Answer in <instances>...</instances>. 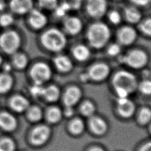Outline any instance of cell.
<instances>
[{
    "instance_id": "cb8c5ba5",
    "label": "cell",
    "mask_w": 151,
    "mask_h": 151,
    "mask_svg": "<svg viewBox=\"0 0 151 151\" xmlns=\"http://www.w3.org/2000/svg\"><path fill=\"white\" fill-rule=\"evenodd\" d=\"M14 78L11 73H0V93H6L11 90L14 86Z\"/></svg>"
},
{
    "instance_id": "2e32d148",
    "label": "cell",
    "mask_w": 151,
    "mask_h": 151,
    "mask_svg": "<svg viewBox=\"0 0 151 151\" xmlns=\"http://www.w3.org/2000/svg\"><path fill=\"white\" fill-rule=\"evenodd\" d=\"M117 111L119 114L124 118H130L134 113L136 106L134 103L128 97L118 98Z\"/></svg>"
},
{
    "instance_id": "e575fe53",
    "label": "cell",
    "mask_w": 151,
    "mask_h": 151,
    "mask_svg": "<svg viewBox=\"0 0 151 151\" xmlns=\"http://www.w3.org/2000/svg\"><path fill=\"white\" fill-rule=\"evenodd\" d=\"M107 18L110 23L114 25H117L121 23L123 17L118 11L114 9L108 12Z\"/></svg>"
},
{
    "instance_id": "f35d334b",
    "label": "cell",
    "mask_w": 151,
    "mask_h": 151,
    "mask_svg": "<svg viewBox=\"0 0 151 151\" xmlns=\"http://www.w3.org/2000/svg\"><path fill=\"white\" fill-rule=\"evenodd\" d=\"M71 8V10H77L79 9L83 3V0H65Z\"/></svg>"
},
{
    "instance_id": "7dc6e473",
    "label": "cell",
    "mask_w": 151,
    "mask_h": 151,
    "mask_svg": "<svg viewBox=\"0 0 151 151\" xmlns=\"http://www.w3.org/2000/svg\"><path fill=\"white\" fill-rule=\"evenodd\" d=\"M115 1H123V0H115Z\"/></svg>"
},
{
    "instance_id": "8d00e7d4",
    "label": "cell",
    "mask_w": 151,
    "mask_h": 151,
    "mask_svg": "<svg viewBox=\"0 0 151 151\" xmlns=\"http://www.w3.org/2000/svg\"><path fill=\"white\" fill-rule=\"evenodd\" d=\"M15 143L12 140L5 138L0 142V151H14Z\"/></svg>"
},
{
    "instance_id": "ffe728a7",
    "label": "cell",
    "mask_w": 151,
    "mask_h": 151,
    "mask_svg": "<svg viewBox=\"0 0 151 151\" xmlns=\"http://www.w3.org/2000/svg\"><path fill=\"white\" fill-rule=\"evenodd\" d=\"M123 15L125 20L130 24H137L142 19V15L139 8L135 6H126Z\"/></svg>"
},
{
    "instance_id": "7402d4cb",
    "label": "cell",
    "mask_w": 151,
    "mask_h": 151,
    "mask_svg": "<svg viewBox=\"0 0 151 151\" xmlns=\"http://www.w3.org/2000/svg\"><path fill=\"white\" fill-rule=\"evenodd\" d=\"M0 126L5 130L12 131L17 127V121L12 114L4 112L0 114Z\"/></svg>"
},
{
    "instance_id": "5bb4252c",
    "label": "cell",
    "mask_w": 151,
    "mask_h": 151,
    "mask_svg": "<svg viewBox=\"0 0 151 151\" xmlns=\"http://www.w3.org/2000/svg\"><path fill=\"white\" fill-rule=\"evenodd\" d=\"M52 63L55 69L63 74L71 72L74 68V64L71 58L63 54L58 53L53 58Z\"/></svg>"
},
{
    "instance_id": "b9f144b4",
    "label": "cell",
    "mask_w": 151,
    "mask_h": 151,
    "mask_svg": "<svg viewBox=\"0 0 151 151\" xmlns=\"http://www.w3.org/2000/svg\"><path fill=\"white\" fill-rule=\"evenodd\" d=\"M79 80L83 82V83H87L88 81H90L89 80V78H88V76L86 72H84V73H82L80 74V76H79Z\"/></svg>"
},
{
    "instance_id": "d6986e66",
    "label": "cell",
    "mask_w": 151,
    "mask_h": 151,
    "mask_svg": "<svg viewBox=\"0 0 151 151\" xmlns=\"http://www.w3.org/2000/svg\"><path fill=\"white\" fill-rule=\"evenodd\" d=\"M89 126L93 133L98 136L105 134L108 129L106 121L99 116H91L89 121Z\"/></svg>"
},
{
    "instance_id": "484cf974",
    "label": "cell",
    "mask_w": 151,
    "mask_h": 151,
    "mask_svg": "<svg viewBox=\"0 0 151 151\" xmlns=\"http://www.w3.org/2000/svg\"><path fill=\"white\" fill-rule=\"evenodd\" d=\"M15 19L14 14L11 12H0V27L4 28H9L14 23Z\"/></svg>"
},
{
    "instance_id": "836d02e7",
    "label": "cell",
    "mask_w": 151,
    "mask_h": 151,
    "mask_svg": "<svg viewBox=\"0 0 151 151\" xmlns=\"http://www.w3.org/2000/svg\"><path fill=\"white\" fill-rule=\"evenodd\" d=\"M38 7L46 10H54L58 5V0H37Z\"/></svg>"
},
{
    "instance_id": "9a60e30c",
    "label": "cell",
    "mask_w": 151,
    "mask_h": 151,
    "mask_svg": "<svg viewBox=\"0 0 151 151\" xmlns=\"http://www.w3.org/2000/svg\"><path fill=\"white\" fill-rule=\"evenodd\" d=\"M82 97L81 89L76 86L68 87L63 95V102L65 106L74 107L80 100Z\"/></svg>"
},
{
    "instance_id": "ac0fdd59",
    "label": "cell",
    "mask_w": 151,
    "mask_h": 151,
    "mask_svg": "<svg viewBox=\"0 0 151 151\" xmlns=\"http://www.w3.org/2000/svg\"><path fill=\"white\" fill-rule=\"evenodd\" d=\"M11 56V64L13 69L18 70H25L29 63V58L26 54L18 51Z\"/></svg>"
},
{
    "instance_id": "277c9868",
    "label": "cell",
    "mask_w": 151,
    "mask_h": 151,
    "mask_svg": "<svg viewBox=\"0 0 151 151\" xmlns=\"http://www.w3.org/2000/svg\"><path fill=\"white\" fill-rule=\"evenodd\" d=\"M117 58L120 63L134 70L144 68L149 61L147 53L140 48L132 49L124 54H120Z\"/></svg>"
},
{
    "instance_id": "7c38bea8",
    "label": "cell",
    "mask_w": 151,
    "mask_h": 151,
    "mask_svg": "<svg viewBox=\"0 0 151 151\" xmlns=\"http://www.w3.org/2000/svg\"><path fill=\"white\" fill-rule=\"evenodd\" d=\"M51 136V130L46 125H39L35 127L31 134V143L37 146L46 143Z\"/></svg>"
},
{
    "instance_id": "d590c367",
    "label": "cell",
    "mask_w": 151,
    "mask_h": 151,
    "mask_svg": "<svg viewBox=\"0 0 151 151\" xmlns=\"http://www.w3.org/2000/svg\"><path fill=\"white\" fill-rule=\"evenodd\" d=\"M140 92L145 95H150L151 93V81L149 79H144L137 84Z\"/></svg>"
},
{
    "instance_id": "8992f818",
    "label": "cell",
    "mask_w": 151,
    "mask_h": 151,
    "mask_svg": "<svg viewBox=\"0 0 151 151\" xmlns=\"http://www.w3.org/2000/svg\"><path fill=\"white\" fill-rule=\"evenodd\" d=\"M29 75L33 84L43 85L52 77L51 68L46 63L37 62L30 67Z\"/></svg>"
},
{
    "instance_id": "ba28073f",
    "label": "cell",
    "mask_w": 151,
    "mask_h": 151,
    "mask_svg": "<svg viewBox=\"0 0 151 151\" xmlns=\"http://www.w3.org/2000/svg\"><path fill=\"white\" fill-rule=\"evenodd\" d=\"M111 71L110 66L103 62H97L91 64L87 70L86 73L90 81L101 82L106 80Z\"/></svg>"
},
{
    "instance_id": "bcb514c9",
    "label": "cell",
    "mask_w": 151,
    "mask_h": 151,
    "mask_svg": "<svg viewBox=\"0 0 151 151\" xmlns=\"http://www.w3.org/2000/svg\"><path fill=\"white\" fill-rule=\"evenodd\" d=\"M4 63V60H3V57L2 55L1 54V53L0 52V67L2 66V65Z\"/></svg>"
},
{
    "instance_id": "f6af8a7d",
    "label": "cell",
    "mask_w": 151,
    "mask_h": 151,
    "mask_svg": "<svg viewBox=\"0 0 151 151\" xmlns=\"http://www.w3.org/2000/svg\"><path fill=\"white\" fill-rule=\"evenodd\" d=\"M88 151H104L102 148H100L99 147H94L90 149Z\"/></svg>"
},
{
    "instance_id": "d6a6232c",
    "label": "cell",
    "mask_w": 151,
    "mask_h": 151,
    "mask_svg": "<svg viewBox=\"0 0 151 151\" xmlns=\"http://www.w3.org/2000/svg\"><path fill=\"white\" fill-rule=\"evenodd\" d=\"M139 122L142 124H147L149 123L151 119V111L148 107H143L142 109L139 114Z\"/></svg>"
},
{
    "instance_id": "4fadbf2b",
    "label": "cell",
    "mask_w": 151,
    "mask_h": 151,
    "mask_svg": "<svg viewBox=\"0 0 151 151\" xmlns=\"http://www.w3.org/2000/svg\"><path fill=\"white\" fill-rule=\"evenodd\" d=\"M7 5L12 14L24 15L34 8V2L33 0H9Z\"/></svg>"
},
{
    "instance_id": "9c48e42d",
    "label": "cell",
    "mask_w": 151,
    "mask_h": 151,
    "mask_svg": "<svg viewBox=\"0 0 151 151\" xmlns=\"http://www.w3.org/2000/svg\"><path fill=\"white\" fill-rule=\"evenodd\" d=\"M137 38V31L132 25H127L120 27L116 32L117 42L122 47L132 45Z\"/></svg>"
},
{
    "instance_id": "44dd1931",
    "label": "cell",
    "mask_w": 151,
    "mask_h": 151,
    "mask_svg": "<svg viewBox=\"0 0 151 151\" xmlns=\"http://www.w3.org/2000/svg\"><path fill=\"white\" fill-rule=\"evenodd\" d=\"M10 105L14 110L21 113L28 110L29 107V102L25 97L17 95L11 99Z\"/></svg>"
},
{
    "instance_id": "f1b7e54d",
    "label": "cell",
    "mask_w": 151,
    "mask_h": 151,
    "mask_svg": "<svg viewBox=\"0 0 151 151\" xmlns=\"http://www.w3.org/2000/svg\"><path fill=\"white\" fill-rule=\"evenodd\" d=\"M138 29L146 37H150L151 35V19L150 17L142 19L138 24Z\"/></svg>"
},
{
    "instance_id": "1f68e13d",
    "label": "cell",
    "mask_w": 151,
    "mask_h": 151,
    "mask_svg": "<svg viewBox=\"0 0 151 151\" xmlns=\"http://www.w3.org/2000/svg\"><path fill=\"white\" fill-rule=\"evenodd\" d=\"M122 47L117 42L109 44L106 50L107 54L111 57H117L121 54Z\"/></svg>"
},
{
    "instance_id": "3957f363",
    "label": "cell",
    "mask_w": 151,
    "mask_h": 151,
    "mask_svg": "<svg viewBox=\"0 0 151 151\" xmlns=\"http://www.w3.org/2000/svg\"><path fill=\"white\" fill-rule=\"evenodd\" d=\"M42 46L47 51L54 53H60L67 45L65 34L61 29L51 27L41 34L40 37Z\"/></svg>"
},
{
    "instance_id": "ee69618b",
    "label": "cell",
    "mask_w": 151,
    "mask_h": 151,
    "mask_svg": "<svg viewBox=\"0 0 151 151\" xmlns=\"http://www.w3.org/2000/svg\"><path fill=\"white\" fill-rule=\"evenodd\" d=\"M7 6L8 5L4 0H0V12L5 11Z\"/></svg>"
},
{
    "instance_id": "5b68a950",
    "label": "cell",
    "mask_w": 151,
    "mask_h": 151,
    "mask_svg": "<svg viewBox=\"0 0 151 151\" xmlns=\"http://www.w3.org/2000/svg\"><path fill=\"white\" fill-rule=\"evenodd\" d=\"M22 44V38L19 33L11 28L5 29L0 33V51L11 55L19 51Z\"/></svg>"
},
{
    "instance_id": "603a6c76",
    "label": "cell",
    "mask_w": 151,
    "mask_h": 151,
    "mask_svg": "<svg viewBox=\"0 0 151 151\" xmlns=\"http://www.w3.org/2000/svg\"><path fill=\"white\" fill-rule=\"evenodd\" d=\"M60 90L59 87L54 84L44 87L42 97L48 102H55L60 97Z\"/></svg>"
},
{
    "instance_id": "4316f807",
    "label": "cell",
    "mask_w": 151,
    "mask_h": 151,
    "mask_svg": "<svg viewBox=\"0 0 151 151\" xmlns=\"http://www.w3.org/2000/svg\"><path fill=\"white\" fill-rule=\"evenodd\" d=\"M70 130L74 135H80L83 133L85 129L83 121L78 118L73 119L70 124Z\"/></svg>"
},
{
    "instance_id": "8fae6325",
    "label": "cell",
    "mask_w": 151,
    "mask_h": 151,
    "mask_svg": "<svg viewBox=\"0 0 151 151\" xmlns=\"http://www.w3.org/2000/svg\"><path fill=\"white\" fill-rule=\"evenodd\" d=\"M64 32L71 36L78 35L83 28L82 20L76 16H66L63 21Z\"/></svg>"
},
{
    "instance_id": "30bf717a",
    "label": "cell",
    "mask_w": 151,
    "mask_h": 151,
    "mask_svg": "<svg viewBox=\"0 0 151 151\" xmlns=\"http://www.w3.org/2000/svg\"><path fill=\"white\" fill-rule=\"evenodd\" d=\"M27 15L28 24L34 30H41L48 23L47 16L40 9L33 8Z\"/></svg>"
},
{
    "instance_id": "83f0119b",
    "label": "cell",
    "mask_w": 151,
    "mask_h": 151,
    "mask_svg": "<svg viewBox=\"0 0 151 151\" xmlns=\"http://www.w3.org/2000/svg\"><path fill=\"white\" fill-rule=\"evenodd\" d=\"M80 111L83 116L91 117L95 113L96 107L91 101H85L81 104Z\"/></svg>"
},
{
    "instance_id": "e0dca14e",
    "label": "cell",
    "mask_w": 151,
    "mask_h": 151,
    "mask_svg": "<svg viewBox=\"0 0 151 151\" xmlns=\"http://www.w3.org/2000/svg\"><path fill=\"white\" fill-rule=\"evenodd\" d=\"M71 53L73 58L79 62H84L91 56L89 47L83 44L74 45L71 49Z\"/></svg>"
},
{
    "instance_id": "7a4b0ae2",
    "label": "cell",
    "mask_w": 151,
    "mask_h": 151,
    "mask_svg": "<svg viewBox=\"0 0 151 151\" xmlns=\"http://www.w3.org/2000/svg\"><path fill=\"white\" fill-rule=\"evenodd\" d=\"M86 37L91 48L100 50L108 44L111 37V32L106 23L96 20L87 28Z\"/></svg>"
},
{
    "instance_id": "4dcf8cb0",
    "label": "cell",
    "mask_w": 151,
    "mask_h": 151,
    "mask_svg": "<svg viewBox=\"0 0 151 151\" xmlns=\"http://www.w3.org/2000/svg\"><path fill=\"white\" fill-rule=\"evenodd\" d=\"M71 10L70 5L66 1L63 2L60 5L56 6V8L54 9L55 15L57 18H64L66 17L67 13Z\"/></svg>"
},
{
    "instance_id": "ab89813d",
    "label": "cell",
    "mask_w": 151,
    "mask_h": 151,
    "mask_svg": "<svg viewBox=\"0 0 151 151\" xmlns=\"http://www.w3.org/2000/svg\"><path fill=\"white\" fill-rule=\"evenodd\" d=\"M130 2L133 5V6H135L137 8L139 7H146L148 6L151 0H129Z\"/></svg>"
},
{
    "instance_id": "74e56055",
    "label": "cell",
    "mask_w": 151,
    "mask_h": 151,
    "mask_svg": "<svg viewBox=\"0 0 151 151\" xmlns=\"http://www.w3.org/2000/svg\"><path fill=\"white\" fill-rule=\"evenodd\" d=\"M44 87L42 85H38L33 84V85L30 87L29 91L30 93L34 97H42Z\"/></svg>"
},
{
    "instance_id": "60d3db41",
    "label": "cell",
    "mask_w": 151,
    "mask_h": 151,
    "mask_svg": "<svg viewBox=\"0 0 151 151\" xmlns=\"http://www.w3.org/2000/svg\"><path fill=\"white\" fill-rule=\"evenodd\" d=\"M74 113L73 107H68L65 106V108L64 111V114L67 117H71Z\"/></svg>"
},
{
    "instance_id": "6da1fadb",
    "label": "cell",
    "mask_w": 151,
    "mask_h": 151,
    "mask_svg": "<svg viewBox=\"0 0 151 151\" xmlns=\"http://www.w3.org/2000/svg\"><path fill=\"white\" fill-rule=\"evenodd\" d=\"M111 83L118 98L129 97L136 90L138 84L136 76L126 70L116 71L113 76Z\"/></svg>"
},
{
    "instance_id": "f546056e",
    "label": "cell",
    "mask_w": 151,
    "mask_h": 151,
    "mask_svg": "<svg viewBox=\"0 0 151 151\" xmlns=\"http://www.w3.org/2000/svg\"><path fill=\"white\" fill-rule=\"evenodd\" d=\"M28 117L34 122L40 121L42 118V111L38 106L29 107L28 109Z\"/></svg>"
},
{
    "instance_id": "52a82bcc",
    "label": "cell",
    "mask_w": 151,
    "mask_h": 151,
    "mask_svg": "<svg viewBox=\"0 0 151 151\" xmlns=\"http://www.w3.org/2000/svg\"><path fill=\"white\" fill-rule=\"evenodd\" d=\"M108 2L107 0H86L85 10L87 15L95 20L102 18L107 13Z\"/></svg>"
},
{
    "instance_id": "d4e9b609",
    "label": "cell",
    "mask_w": 151,
    "mask_h": 151,
    "mask_svg": "<svg viewBox=\"0 0 151 151\" xmlns=\"http://www.w3.org/2000/svg\"><path fill=\"white\" fill-rule=\"evenodd\" d=\"M63 116V113L60 109L57 107H52L50 108L47 113V119L52 124L59 122Z\"/></svg>"
},
{
    "instance_id": "7bdbcfd3",
    "label": "cell",
    "mask_w": 151,
    "mask_h": 151,
    "mask_svg": "<svg viewBox=\"0 0 151 151\" xmlns=\"http://www.w3.org/2000/svg\"><path fill=\"white\" fill-rule=\"evenodd\" d=\"M139 151H151V143L148 142L143 145L142 147L140 149Z\"/></svg>"
}]
</instances>
